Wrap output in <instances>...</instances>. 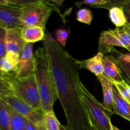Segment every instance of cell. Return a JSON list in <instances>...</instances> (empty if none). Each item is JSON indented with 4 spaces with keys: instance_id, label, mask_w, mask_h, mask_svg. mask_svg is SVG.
Listing matches in <instances>:
<instances>
[{
    "instance_id": "27",
    "label": "cell",
    "mask_w": 130,
    "mask_h": 130,
    "mask_svg": "<svg viewBox=\"0 0 130 130\" xmlns=\"http://www.w3.org/2000/svg\"><path fill=\"white\" fill-rule=\"evenodd\" d=\"M6 59L13 65L15 67L18 69L19 63H20V55L19 53H13V52H6L5 55Z\"/></svg>"
},
{
    "instance_id": "24",
    "label": "cell",
    "mask_w": 130,
    "mask_h": 130,
    "mask_svg": "<svg viewBox=\"0 0 130 130\" xmlns=\"http://www.w3.org/2000/svg\"><path fill=\"white\" fill-rule=\"evenodd\" d=\"M12 94V89L10 80L0 78V95Z\"/></svg>"
},
{
    "instance_id": "38",
    "label": "cell",
    "mask_w": 130,
    "mask_h": 130,
    "mask_svg": "<svg viewBox=\"0 0 130 130\" xmlns=\"http://www.w3.org/2000/svg\"><path fill=\"white\" fill-rule=\"evenodd\" d=\"M111 130H120L119 129V128H117L116 126H115L112 125V128H111Z\"/></svg>"
},
{
    "instance_id": "6",
    "label": "cell",
    "mask_w": 130,
    "mask_h": 130,
    "mask_svg": "<svg viewBox=\"0 0 130 130\" xmlns=\"http://www.w3.org/2000/svg\"><path fill=\"white\" fill-rule=\"evenodd\" d=\"M99 45V52L104 55L112 52L114 46L128 49L130 47V41L122 27H116L112 30L102 32Z\"/></svg>"
},
{
    "instance_id": "42",
    "label": "cell",
    "mask_w": 130,
    "mask_h": 130,
    "mask_svg": "<svg viewBox=\"0 0 130 130\" xmlns=\"http://www.w3.org/2000/svg\"><path fill=\"white\" fill-rule=\"evenodd\" d=\"M127 50H128V51H129V52H130V47H129V48H128V49H127Z\"/></svg>"
},
{
    "instance_id": "12",
    "label": "cell",
    "mask_w": 130,
    "mask_h": 130,
    "mask_svg": "<svg viewBox=\"0 0 130 130\" xmlns=\"http://www.w3.org/2000/svg\"><path fill=\"white\" fill-rule=\"evenodd\" d=\"M96 77L100 81L102 88L104 96L103 106L109 112L112 114V108L114 104V84L103 74L96 76Z\"/></svg>"
},
{
    "instance_id": "4",
    "label": "cell",
    "mask_w": 130,
    "mask_h": 130,
    "mask_svg": "<svg viewBox=\"0 0 130 130\" xmlns=\"http://www.w3.org/2000/svg\"><path fill=\"white\" fill-rule=\"evenodd\" d=\"M55 9V5L40 0L22 6L21 22L24 26H37L46 29L48 19Z\"/></svg>"
},
{
    "instance_id": "28",
    "label": "cell",
    "mask_w": 130,
    "mask_h": 130,
    "mask_svg": "<svg viewBox=\"0 0 130 130\" xmlns=\"http://www.w3.org/2000/svg\"><path fill=\"white\" fill-rule=\"evenodd\" d=\"M6 29L0 27V57H3L6 55L5 47V38H6Z\"/></svg>"
},
{
    "instance_id": "2",
    "label": "cell",
    "mask_w": 130,
    "mask_h": 130,
    "mask_svg": "<svg viewBox=\"0 0 130 130\" xmlns=\"http://www.w3.org/2000/svg\"><path fill=\"white\" fill-rule=\"evenodd\" d=\"M34 57V75L40 94L42 111L44 113L53 111V105L58 96L50 62L44 47L38 48Z\"/></svg>"
},
{
    "instance_id": "15",
    "label": "cell",
    "mask_w": 130,
    "mask_h": 130,
    "mask_svg": "<svg viewBox=\"0 0 130 130\" xmlns=\"http://www.w3.org/2000/svg\"><path fill=\"white\" fill-rule=\"evenodd\" d=\"M45 29L37 26H24L21 35L26 43H34L42 41L45 37Z\"/></svg>"
},
{
    "instance_id": "29",
    "label": "cell",
    "mask_w": 130,
    "mask_h": 130,
    "mask_svg": "<svg viewBox=\"0 0 130 130\" xmlns=\"http://www.w3.org/2000/svg\"><path fill=\"white\" fill-rule=\"evenodd\" d=\"M112 52H114L116 54V56H112L113 58H114L116 60H118L119 61H121L123 62H124V63H130V53H126V54H123V53H121L116 51L115 49Z\"/></svg>"
},
{
    "instance_id": "8",
    "label": "cell",
    "mask_w": 130,
    "mask_h": 130,
    "mask_svg": "<svg viewBox=\"0 0 130 130\" xmlns=\"http://www.w3.org/2000/svg\"><path fill=\"white\" fill-rule=\"evenodd\" d=\"M22 6L0 4V27L5 29H22Z\"/></svg>"
},
{
    "instance_id": "39",
    "label": "cell",
    "mask_w": 130,
    "mask_h": 130,
    "mask_svg": "<svg viewBox=\"0 0 130 130\" xmlns=\"http://www.w3.org/2000/svg\"><path fill=\"white\" fill-rule=\"evenodd\" d=\"M0 4H8L5 0H0Z\"/></svg>"
},
{
    "instance_id": "35",
    "label": "cell",
    "mask_w": 130,
    "mask_h": 130,
    "mask_svg": "<svg viewBox=\"0 0 130 130\" xmlns=\"http://www.w3.org/2000/svg\"><path fill=\"white\" fill-rule=\"evenodd\" d=\"M124 12H125L126 17V19H127V23L130 25V13L127 12V11H124Z\"/></svg>"
},
{
    "instance_id": "19",
    "label": "cell",
    "mask_w": 130,
    "mask_h": 130,
    "mask_svg": "<svg viewBox=\"0 0 130 130\" xmlns=\"http://www.w3.org/2000/svg\"><path fill=\"white\" fill-rule=\"evenodd\" d=\"M26 118L12 109L11 114L10 130H25Z\"/></svg>"
},
{
    "instance_id": "37",
    "label": "cell",
    "mask_w": 130,
    "mask_h": 130,
    "mask_svg": "<svg viewBox=\"0 0 130 130\" xmlns=\"http://www.w3.org/2000/svg\"><path fill=\"white\" fill-rule=\"evenodd\" d=\"M37 130H46V129L43 124H39V125H37Z\"/></svg>"
},
{
    "instance_id": "36",
    "label": "cell",
    "mask_w": 130,
    "mask_h": 130,
    "mask_svg": "<svg viewBox=\"0 0 130 130\" xmlns=\"http://www.w3.org/2000/svg\"><path fill=\"white\" fill-rule=\"evenodd\" d=\"M60 130H71L69 128V127L67 126H64L60 124Z\"/></svg>"
},
{
    "instance_id": "9",
    "label": "cell",
    "mask_w": 130,
    "mask_h": 130,
    "mask_svg": "<svg viewBox=\"0 0 130 130\" xmlns=\"http://www.w3.org/2000/svg\"><path fill=\"white\" fill-rule=\"evenodd\" d=\"M20 55V63L15 73V78H25L34 74L35 63L33 54V43H26Z\"/></svg>"
},
{
    "instance_id": "1",
    "label": "cell",
    "mask_w": 130,
    "mask_h": 130,
    "mask_svg": "<svg viewBox=\"0 0 130 130\" xmlns=\"http://www.w3.org/2000/svg\"><path fill=\"white\" fill-rule=\"evenodd\" d=\"M53 72L58 99L71 130H93L82 91L77 60L57 43L50 34L43 39Z\"/></svg>"
},
{
    "instance_id": "11",
    "label": "cell",
    "mask_w": 130,
    "mask_h": 130,
    "mask_svg": "<svg viewBox=\"0 0 130 130\" xmlns=\"http://www.w3.org/2000/svg\"><path fill=\"white\" fill-rule=\"evenodd\" d=\"M103 75L112 81L113 84L124 80L112 56H105L103 58Z\"/></svg>"
},
{
    "instance_id": "13",
    "label": "cell",
    "mask_w": 130,
    "mask_h": 130,
    "mask_svg": "<svg viewBox=\"0 0 130 130\" xmlns=\"http://www.w3.org/2000/svg\"><path fill=\"white\" fill-rule=\"evenodd\" d=\"M104 55L102 53L98 52L92 58L77 60V63L80 69H86L93 73L96 76L103 74V58Z\"/></svg>"
},
{
    "instance_id": "33",
    "label": "cell",
    "mask_w": 130,
    "mask_h": 130,
    "mask_svg": "<svg viewBox=\"0 0 130 130\" xmlns=\"http://www.w3.org/2000/svg\"><path fill=\"white\" fill-rule=\"evenodd\" d=\"M122 29H123V30L124 31V32L126 33V34L127 35V36L129 38L130 41V25L127 23L125 25H124L123 27H122Z\"/></svg>"
},
{
    "instance_id": "40",
    "label": "cell",
    "mask_w": 130,
    "mask_h": 130,
    "mask_svg": "<svg viewBox=\"0 0 130 130\" xmlns=\"http://www.w3.org/2000/svg\"><path fill=\"white\" fill-rule=\"evenodd\" d=\"M93 130H100V129H98V128H95V127H93Z\"/></svg>"
},
{
    "instance_id": "34",
    "label": "cell",
    "mask_w": 130,
    "mask_h": 130,
    "mask_svg": "<svg viewBox=\"0 0 130 130\" xmlns=\"http://www.w3.org/2000/svg\"><path fill=\"white\" fill-rule=\"evenodd\" d=\"M123 10H124V11L130 13V3L126 4V5L123 6Z\"/></svg>"
},
{
    "instance_id": "20",
    "label": "cell",
    "mask_w": 130,
    "mask_h": 130,
    "mask_svg": "<svg viewBox=\"0 0 130 130\" xmlns=\"http://www.w3.org/2000/svg\"><path fill=\"white\" fill-rule=\"evenodd\" d=\"M92 11L88 8H80L76 12V20L83 24L90 25L93 20Z\"/></svg>"
},
{
    "instance_id": "14",
    "label": "cell",
    "mask_w": 130,
    "mask_h": 130,
    "mask_svg": "<svg viewBox=\"0 0 130 130\" xmlns=\"http://www.w3.org/2000/svg\"><path fill=\"white\" fill-rule=\"evenodd\" d=\"M120 116L130 122V104H128L119 93L114 85V104L112 114Z\"/></svg>"
},
{
    "instance_id": "10",
    "label": "cell",
    "mask_w": 130,
    "mask_h": 130,
    "mask_svg": "<svg viewBox=\"0 0 130 130\" xmlns=\"http://www.w3.org/2000/svg\"><path fill=\"white\" fill-rule=\"evenodd\" d=\"M22 29H6L5 47L6 52L20 54L26 43L21 35Z\"/></svg>"
},
{
    "instance_id": "3",
    "label": "cell",
    "mask_w": 130,
    "mask_h": 130,
    "mask_svg": "<svg viewBox=\"0 0 130 130\" xmlns=\"http://www.w3.org/2000/svg\"><path fill=\"white\" fill-rule=\"evenodd\" d=\"M12 94L37 110L42 111L41 100L35 75L10 80Z\"/></svg>"
},
{
    "instance_id": "26",
    "label": "cell",
    "mask_w": 130,
    "mask_h": 130,
    "mask_svg": "<svg viewBox=\"0 0 130 130\" xmlns=\"http://www.w3.org/2000/svg\"><path fill=\"white\" fill-rule=\"evenodd\" d=\"M107 3V0H83L81 2L76 3V6H80L84 4L94 8H100V6L106 5Z\"/></svg>"
},
{
    "instance_id": "41",
    "label": "cell",
    "mask_w": 130,
    "mask_h": 130,
    "mask_svg": "<svg viewBox=\"0 0 130 130\" xmlns=\"http://www.w3.org/2000/svg\"><path fill=\"white\" fill-rule=\"evenodd\" d=\"M2 58H3V57H0V67H1V61H2Z\"/></svg>"
},
{
    "instance_id": "18",
    "label": "cell",
    "mask_w": 130,
    "mask_h": 130,
    "mask_svg": "<svg viewBox=\"0 0 130 130\" xmlns=\"http://www.w3.org/2000/svg\"><path fill=\"white\" fill-rule=\"evenodd\" d=\"M43 124L46 130H60V123L53 111L44 113Z\"/></svg>"
},
{
    "instance_id": "23",
    "label": "cell",
    "mask_w": 130,
    "mask_h": 130,
    "mask_svg": "<svg viewBox=\"0 0 130 130\" xmlns=\"http://www.w3.org/2000/svg\"><path fill=\"white\" fill-rule=\"evenodd\" d=\"M56 41L59 44H60L62 47L66 46L67 44V39H68L69 33L66 29H59L55 32Z\"/></svg>"
},
{
    "instance_id": "21",
    "label": "cell",
    "mask_w": 130,
    "mask_h": 130,
    "mask_svg": "<svg viewBox=\"0 0 130 130\" xmlns=\"http://www.w3.org/2000/svg\"><path fill=\"white\" fill-rule=\"evenodd\" d=\"M114 85L118 89L122 97L130 104V85L129 84L126 82L125 80H123L120 83H115Z\"/></svg>"
},
{
    "instance_id": "30",
    "label": "cell",
    "mask_w": 130,
    "mask_h": 130,
    "mask_svg": "<svg viewBox=\"0 0 130 130\" xmlns=\"http://www.w3.org/2000/svg\"><path fill=\"white\" fill-rule=\"evenodd\" d=\"M10 5H17V6H23L29 4L37 2L40 0H5Z\"/></svg>"
},
{
    "instance_id": "22",
    "label": "cell",
    "mask_w": 130,
    "mask_h": 130,
    "mask_svg": "<svg viewBox=\"0 0 130 130\" xmlns=\"http://www.w3.org/2000/svg\"><path fill=\"white\" fill-rule=\"evenodd\" d=\"M113 59L118 65L122 76H124V79L127 81V83L130 85V63H124L121 61L115 59L114 58H113Z\"/></svg>"
},
{
    "instance_id": "5",
    "label": "cell",
    "mask_w": 130,
    "mask_h": 130,
    "mask_svg": "<svg viewBox=\"0 0 130 130\" xmlns=\"http://www.w3.org/2000/svg\"><path fill=\"white\" fill-rule=\"evenodd\" d=\"M80 86L93 126L100 130H111L113 124L110 121L109 112L87 90L82 82Z\"/></svg>"
},
{
    "instance_id": "7",
    "label": "cell",
    "mask_w": 130,
    "mask_h": 130,
    "mask_svg": "<svg viewBox=\"0 0 130 130\" xmlns=\"http://www.w3.org/2000/svg\"><path fill=\"white\" fill-rule=\"evenodd\" d=\"M0 97L6 102L13 110L32 122L34 124L37 126L43 124L44 116L43 111L36 110L13 94L0 95Z\"/></svg>"
},
{
    "instance_id": "25",
    "label": "cell",
    "mask_w": 130,
    "mask_h": 130,
    "mask_svg": "<svg viewBox=\"0 0 130 130\" xmlns=\"http://www.w3.org/2000/svg\"><path fill=\"white\" fill-rule=\"evenodd\" d=\"M107 3L106 5L100 6V8L109 10L112 7H121L123 8L126 4L130 3V0H107Z\"/></svg>"
},
{
    "instance_id": "17",
    "label": "cell",
    "mask_w": 130,
    "mask_h": 130,
    "mask_svg": "<svg viewBox=\"0 0 130 130\" xmlns=\"http://www.w3.org/2000/svg\"><path fill=\"white\" fill-rule=\"evenodd\" d=\"M109 17L110 21L116 27H122L127 24L125 12L123 8L115 6L109 9Z\"/></svg>"
},
{
    "instance_id": "31",
    "label": "cell",
    "mask_w": 130,
    "mask_h": 130,
    "mask_svg": "<svg viewBox=\"0 0 130 130\" xmlns=\"http://www.w3.org/2000/svg\"><path fill=\"white\" fill-rule=\"evenodd\" d=\"M25 130H37V126L34 124L32 122L26 119L25 121Z\"/></svg>"
},
{
    "instance_id": "32",
    "label": "cell",
    "mask_w": 130,
    "mask_h": 130,
    "mask_svg": "<svg viewBox=\"0 0 130 130\" xmlns=\"http://www.w3.org/2000/svg\"><path fill=\"white\" fill-rule=\"evenodd\" d=\"M47 2L50 3H53L55 6H61L63 5V2L65 1V0H46Z\"/></svg>"
},
{
    "instance_id": "16",
    "label": "cell",
    "mask_w": 130,
    "mask_h": 130,
    "mask_svg": "<svg viewBox=\"0 0 130 130\" xmlns=\"http://www.w3.org/2000/svg\"><path fill=\"white\" fill-rule=\"evenodd\" d=\"M11 107L0 97V130H10Z\"/></svg>"
}]
</instances>
